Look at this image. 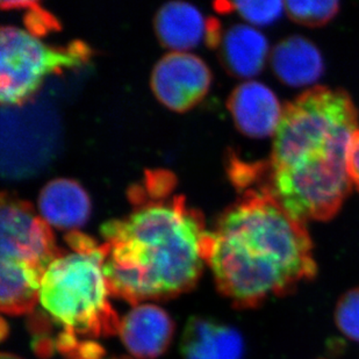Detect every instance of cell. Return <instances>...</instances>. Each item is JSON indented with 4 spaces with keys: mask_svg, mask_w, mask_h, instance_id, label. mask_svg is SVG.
<instances>
[{
    "mask_svg": "<svg viewBox=\"0 0 359 359\" xmlns=\"http://www.w3.org/2000/svg\"><path fill=\"white\" fill-rule=\"evenodd\" d=\"M40 217L49 226L60 229H77L88 221L91 203L84 189L72 180H51L39 197Z\"/></svg>",
    "mask_w": 359,
    "mask_h": 359,
    "instance_id": "obj_11",
    "label": "cell"
},
{
    "mask_svg": "<svg viewBox=\"0 0 359 359\" xmlns=\"http://www.w3.org/2000/svg\"><path fill=\"white\" fill-rule=\"evenodd\" d=\"M208 231L178 198L149 200L102 227L111 295L132 305L166 300L197 284Z\"/></svg>",
    "mask_w": 359,
    "mask_h": 359,
    "instance_id": "obj_3",
    "label": "cell"
},
{
    "mask_svg": "<svg viewBox=\"0 0 359 359\" xmlns=\"http://www.w3.org/2000/svg\"><path fill=\"white\" fill-rule=\"evenodd\" d=\"M348 172L359 191V129L353 134L348 149Z\"/></svg>",
    "mask_w": 359,
    "mask_h": 359,
    "instance_id": "obj_20",
    "label": "cell"
},
{
    "mask_svg": "<svg viewBox=\"0 0 359 359\" xmlns=\"http://www.w3.org/2000/svg\"><path fill=\"white\" fill-rule=\"evenodd\" d=\"M206 262L221 294L252 309L316 277L318 266L305 222L268 190L249 191L207 233Z\"/></svg>",
    "mask_w": 359,
    "mask_h": 359,
    "instance_id": "obj_2",
    "label": "cell"
},
{
    "mask_svg": "<svg viewBox=\"0 0 359 359\" xmlns=\"http://www.w3.org/2000/svg\"><path fill=\"white\" fill-rule=\"evenodd\" d=\"M357 130L358 111L346 91L304 92L284 106L265 190L299 220H330L351 189L348 149Z\"/></svg>",
    "mask_w": 359,
    "mask_h": 359,
    "instance_id": "obj_1",
    "label": "cell"
},
{
    "mask_svg": "<svg viewBox=\"0 0 359 359\" xmlns=\"http://www.w3.org/2000/svg\"><path fill=\"white\" fill-rule=\"evenodd\" d=\"M224 63L234 75L250 79L261 72L269 54L268 40L249 25H235L222 41Z\"/></svg>",
    "mask_w": 359,
    "mask_h": 359,
    "instance_id": "obj_14",
    "label": "cell"
},
{
    "mask_svg": "<svg viewBox=\"0 0 359 359\" xmlns=\"http://www.w3.org/2000/svg\"><path fill=\"white\" fill-rule=\"evenodd\" d=\"M175 325L169 314L155 305H137L121 320L122 343L133 356L154 359L162 356L172 341Z\"/></svg>",
    "mask_w": 359,
    "mask_h": 359,
    "instance_id": "obj_8",
    "label": "cell"
},
{
    "mask_svg": "<svg viewBox=\"0 0 359 359\" xmlns=\"http://www.w3.org/2000/svg\"><path fill=\"white\" fill-rule=\"evenodd\" d=\"M155 25L162 43L176 53H189L198 47L210 31L203 13L185 1H170L163 5Z\"/></svg>",
    "mask_w": 359,
    "mask_h": 359,
    "instance_id": "obj_12",
    "label": "cell"
},
{
    "mask_svg": "<svg viewBox=\"0 0 359 359\" xmlns=\"http://www.w3.org/2000/svg\"><path fill=\"white\" fill-rule=\"evenodd\" d=\"M58 250L50 226L31 207L3 201L0 212V262L24 265L44 276Z\"/></svg>",
    "mask_w": 359,
    "mask_h": 359,
    "instance_id": "obj_6",
    "label": "cell"
},
{
    "mask_svg": "<svg viewBox=\"0 0 359 359\" xmlns=\"http://www.w3.org/2000/svg\"><path fill=\"white\" fill-rule=\"evenodd\" d=\"M0 359H21L19 357L15 356V355H12V353H4L1 355V358Z\"/></svg>",
    "mask_w": 359,
    "mask_h": 359,
    "instance_id": "obj_21",
    "label": "cell"
},
{
    "mask_svg": "<svg viewBox=\"0 0 359 359\" xmlns=\"http://www.w3.org/2000/svg\"><path fill=\"white\" fill-rule=\"evenodd\" d=\"M335 320L344 335L359 342V288L343 295L336 307Z\"/></svg>",
    "mask_w": 359,
    "mask_h": 359,
    "instance_id": "obj_18",
    "label": "cell"
},
{
    "mask_svg": "<svg viewBox=\"0 0 359 359\" xmlns=\"http://www.w3.org/2000/svg\"><path fill=\"white\" fill-rule=\"evenodd\" d=\"M43 275L11 262H0V306L8 316L33 312L40 300Z\"/></svg>",
    "mask_w": 359,
    "mask_h": 359,
    "instance_id": "obj_15",
    "label": "cell"
},
{
    "mask_svg": "<svg viewBox=\"0 0 359 359\" xmlns=\"http://www.w3.org/2000/svg\"><path fill=\"white\" fill-rule=\"evenodd\" d=\"M285 10L295 22L319 27L335 17L339 4L337 1H285Z\"/></svg>",
    "mask_w": 359,
    "mask_h": 359,
    "instance_id": "obj_16",
    "label": "cell"
},
{
    "mask_svg": "<svg viewBox=\"0 0 359 359\" xmlns=\"http://www.w3.org/2000/svg\"><path fill=\"white\" fill-rule=\"evenodd\" d=\"M276 76L290 86L313 84L323 72V62L318 48L302 36L285 39L271 54Z\"/></svg>",
    "mask_w": 359,
    "mask_h": 359,
    "instance_id": "obj_13",
    "label": "cell"
},
{
    "mask_svg": "<svg viewBox=\"0 0 359 359\" xmlns=\"http://www.w3.org/2000/svg\"><path fill=\"white\" fill-rule=\"evenodd\" d=\"M210 85L206 63L192 53L171 51L154 69L151 88L168 109L183 112L205 97Z\"/></svg>",
    "mask_w": 359,
    "mask_h": 359,
    "instance_id": "obj_7",
    "label": "cell"
},
{
    "mask_svg": "<svg viewBox=\"0 0 359 359\" xmlns=\"http://www.w3.org/2000/svg\"><path fill=\"white\" fill-rule=\"evenodd\" d=\"M65 241L69 250L61 251L44 272L41 305L65 335L81 341L116 335L121 320L109 300L104 244L79 231Z\"/></svg>",
    "mask_w": 359,
    "mask_h": 359,
    "instance_id": "obj_4",
    "label": "cell"
},
{
    "mask_svg": "<svg viewBox=\"0 0 359 359\" xmlns=\"http://www.w3.org/2000/svg\"><path fill=\"white\" fill-rule=\"evenodd\" d=\"M63 356L65 359H109L106 358L102 346L93 341H77L72 349L69 350L68 353H65Z\"/></svg>",
    "mask_w": 359,
    "mask_h": 359,
    "instance_id": "obj_19",
    "label": "cell"
},
{
    "mask_svg": "<svg viewBox=\"0 0 359 359\" xmlns=\"http://www.w3.org/2000/svg\"><path fill=\"white\" fill-rule=\"evenodd\" d=\"M249 24L265 26L280 17L285 10V1H238L228 3Z\"/></svg>",
    "mask_w": 359,
    "mask_h": 359,
    "instance_id": "obj_17",
    "label": "cell"
},
{
    "mask_svg": "<svg viewBox=\"0 0 359 359\" xmlns=\"http://www.w3.org/2000/svg\"><path fill=\"white\" fill-rule=\"evenodd\" d=\"M243 348L236 329L203 316L187 321L180 343L185 359H242Z\"/></svg>",
    "mask_w": 359,
    "mask_h": 359,
    "instance_id": "obj_10",
    "label": "cell"
},
{
    "mask_svg": "<svg viewBox=\"0 0 359 359\" xmlns=\"http://www.w3.org/2000/svg\"><path fill=\"white\" fill-rule=\"evenodd\" d=\"M88 56L84 44L51 47L31 32L5 26L0 38V100L5 105L20 104L47 76L81 67Z\"/></svg>",
    "mask_w": 359,
    "mask_h": 359,
    "instance_id": "obj_5",
    "label": "cell"
},
{
    "mask_svg": "<svg viewBox=\"0 0 359 359\" xmlns=\"http://www.w3.org/2000/svg\"><path fill=\"white\" fill-rule=\"evenodd\" d=\"M229 109L241 132L254 139L275 135L284 111L271 88L255 81L235 88Z\"/></svg>",
    "mask_w": 359,
    "mask_h": 359,
    "instance_id": "obj_9",
    "label": "cell"
}]
</instances>
